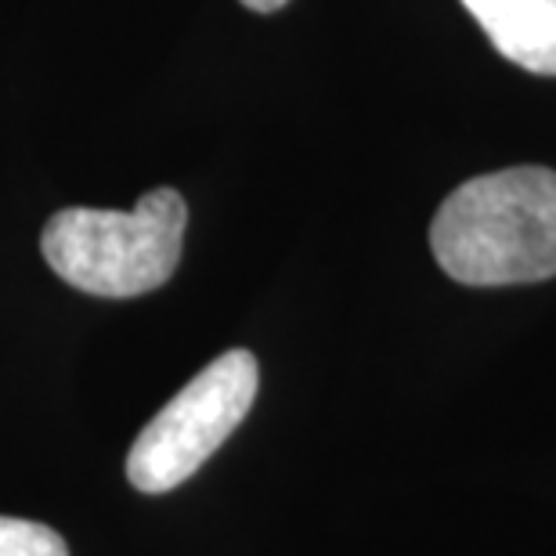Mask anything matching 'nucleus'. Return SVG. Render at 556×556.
<instances>
[{"instance_id": "4", "label": "nucleus", "mask_w": 556, "mask_h": 556, "mask_svg": "<svg viewBox=\"0 0 556 556\" xmlns=\"http://www.w3.org/2000/svg\"><path fill=\"white\" fill-rule=\"evenodd\" d=\"M463 8L503 59L556 76V0H463Z\"/></svg>"}, {"instance_id": "1", "label": "nucleus", "mask_w": 556, "mask_h": 556, "mask_svg": "<svg viewBox=\"0 0 556 556\" xmlns=\"http://www.w3.org/2000/svg\"><path fill=\"white\" fill-rule=\"evenodd\" d=\"M441 271L463 286H517L556 275V170L509 166L459 185L430 225Z\"/></svg>"}, {"instance_id": "3", "label": "nucleus", "mask_w": 556, "mask_h": 556, "mask_svg": "<svg viewBox=\"0 0 556 556\" xmlns=\"http://www.w3.org/2000/svg\"><path fill=\"white\" fill-rule=\"evenodd\" d=\"M257 387L261 369L250 351L236 348L214 358L141 427L127 455V481L144 495L185 484L247 419Z\"/></svg>"}, {"instance_id": "5", "label": "nucleus", "mask_w": 556, "mask_h": 556, "mask_svg": "<svg viewBox=\"0 0 556 556\" xmlns=\"http://www.w3.org/2000/svg\"><path fill=\"white\" fill-rule=\"evenodd\" d=\"M0 556H70V549L48 525L0 517Z\"/></svg>"}, {"instance_id": "2", "label": "nucleus", "mask_w": 556, "mask_h": 556, "mask_svg": "<svg viewBox=\"0 0 556 556\" xmlns=\"http://www.w3.org/2000/svg\"><path fill=\"white\" fill-rule=\"evenodd\" d=\"M188 206L174 188H152L135 210H59L40 236L48 268L91 296H141L170 282L181 261Z\"/></svg>"}, {"instance_id": "6", "label": "nucleus", "mask_w": 556, "mask_h": 556, "mask_svg": "<svg viewBox=\"0 0 556 556\" xmlns=\"http://www.w3.org/2000/svg\"><path fill=\"white\" fill-rule=\"evenodd\" d=\"M250 11H278V8H286L289 0H242Z\"/></svg>"}]
</instances>
